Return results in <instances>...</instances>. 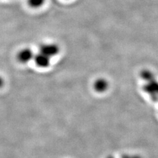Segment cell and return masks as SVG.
I'll return each instance as SVG.
<instances>
[{
  "label": "cell",
  "mask_w": 158,
  "mask_h": 158,
  "mask_svg": "<svg viewBox=\"0 0 158 158\" xmlns=\"http://www.w3.org/2000/svg\"><path fill=\"white\" fill-rule=\"evenodd\" d=\"M33 60L37 67L42 69L48 68L51 64V58L39 52L34 54Z\"/></svg>",
  "instance_id": "277c9868"
},
{
  "label": "cell",
  "mask_w": 158,
  "mask_h": 158,
  "mask_svg": "<svg viewBox=\"0 0 158 158\" xmlns=\"http://www.w3.org/2000/svg\"><path fill=\"white\" fill-rule=\"evenodd\" d=\"M4 85H5L4 79H3V78L2 76H0V89L2 88L3 87Z\"/></svg>",
  "instance_id": "ba28073f"
},
{
  "label": "cell",
  "mask_w": 158,
  "mask_h": 158,
  "mask_svg": "<svg viewBox=\"0 0 158 158\" xmlns=\"http://www.w3.org/2000/svg\"><path fill=\"white\" fill-rule=\"evenodd\" d=\"M34 53L32 49L28 48H23L17 54V59L19 63L26 64L34 59Z\"/></svg>",
  "instance_id": "3957f363"
},
{
  "label": "cell",
  "mask_w": 158,
  "mask_h": 158,
  "mask_svg": "<svg viewBox=\"0 0 158 158\" xmlns=\"http://www.w3.org/2000/svg\"><path fill=\"white\" fill-rule=\"evenodd\" d=\"M109 84L104 78H99L94 83V88L98 92H105Z\"/></svg>",
  "instance_id": "5b68a950"
},
{
  "label": "cell",
  "mask_w": 158,
  "mask_h": 158,
  "mask_svg": "<svg viewBox=\"0 0 158 158\" xmlns=\"http://www.w3.org/2000/svg\"><path fill=\"white\" fill-rule=\"evenodd\" d=\"M140 76L146 82L142 87L143 90L151 97L153 101L158 102V82L154 74L148 70H144L141 72Z\"/></svg>",
  "instance_id": "6da1fadb"
},
{
  "label": "cell",
  "mask_w": 158,
  "mask_h": 158,
  "mask_svg": "<svg viewBox=\"0 0 158 158\" xmlns=\"http://www.w3.org/2000/svg\"><path fill=\"white\" fill-rule=\"evenodd\" d=\"M107 158H113V157H111V156H110V157H108Z\"/></svg>",
  "instance_id": "9c48e42d"
},
{
  "label": "cell",
  "mask_w": 158,
  "mask_h": 158,
  "mask_svg": "<svg viewBox=\"0 0 158 158\" xmlns=\"http://www.w3.org/2000/svg\"><path fill=\"white\" fill-rule=\"evenodd\" d=\"M60 48L56 43H45L40 46L39 52H40L51 59L58 55Z\"/></svg>",
  "instance_id": "7a4b0ae2"
},
{
  "label": "cell",
  "mask_w": 158,
  "mask_h": 158,
  "mask_svg": "<svg viewBox=\"0 0 158 158\" xmlns=\"http://www.w3.org/2000/svg\"><path fill=\"white\" fill-rule=\"evenodd\" d=\"M122 158H141L138 156H131V155H125L123 156Z\"/></svg>",
  "instance_id": "52a82bcc"
},
{
  "label": "cell",
  "mask_w": 158,
  "mask_h": 158,
  "mask_svg": "<svg viewBox=\"0 0 158 158\" xmlns=\"http://www.w3.org/2000/svg\"><path fill=\"white\" fill-rule=\"evenodd\" d=\"M28 6L33 9H38L44 6L46 0H28Z\"/></svg>",
  "instance_id": "8992f818"
}]
</instances>
